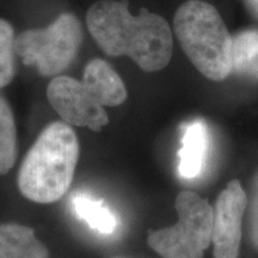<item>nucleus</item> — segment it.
Here are the masks:
<instances>
[{
    "label": "nucleus",
    "instance_id": "f257e3e1",
    "mask_svg": "<svg viewBox=\"0 0 258 258\" xmlns=\"http://www.w3.org/2000/svg\"><path fill=\"white\" fill-rule=\"evenodd\" d=\"M86 25L105 54L131 57L145 72L163 70L172 56L173 40L169 23L146 9L133 16L127 0L95 3L86 14Z\"/></svg>",
    "mask_w": 258,
    "mask_h": 258
},
{
    "label": "nucleus",
    "instance_id": "f03ea898",
    "mask_svg": "<svg viewBox=\"0 0 258 258\" xmlns=\"http://www.w3.org/2000/svg\"><path fill=\"white\" fill-rule=\"evenodd\" d=\"M78 157V139L70 124H49L29 151L19 171L22 194L38 203L57 201L72 183Z\"/></svg>",
    "mask_w": 258,
    "mask_h": 258
},
{
    "label": "nucleus",
    "instance_id": "7ed1b4c3",
    "mask_svg": "<svg viewBox=\"0 0 258 258\" xmlns=\"http://www.w3.org/2000/svg\"><path fill=\"white\" fill-rule=\"evenodd\" d=\"M173 29L185 55L206 78L222 82L232 73L233 36L212 4L183 3L175 14Z\"/></svg>",
    "mask_w": 258,
    "mask_h": 258
},
{
    "label": "nucleus",
    "instance_id": "20e7f679",
    "mask_svg": "<svg viewBox=\"0 0 258 258\" xmlns=\"http://www.w3.org/2000/svg\"><path fill=\"white\" fill-rule=\"evenodd\" d=\"M178 221L148 235V244L164 258H202L212 243L213 208L192 191L176 199Z\"/></svg>",
    "mask_w": 258,
    "mask_h": 258
},
{
    "label": "nucleus",
    "instance_id": "39448f33",
    "mask_svg": "<svg viewBox=\"0 0 258 258\" xmlns=\"http://www.w3.org/2000/svg\"><path fill=\"white\" fill-rule=\"evenodd\" d=\"M82 42L79 19L62 14L47 28L21 32L16 37V53L23 63L36 66L42 76H56L74 60Z\"/></svg>",
    "mask_w": 258,
    "mask_h": 258
},
{
    "label": "nucleus",
    "instance_id": "423d86ee",
    "mask_svg": "<svg viewBox=\"0 0 258 258\" xmlns=\"http://www.w3.org/2000/svg\"><path fill=\"white\" fill-rule=\"evenodd\" d=\"M47 97L50 105L67 124L98 132L108 124L104 106L91 95L83 82L71 77H56L49 83Z\"/></svg>",
    "mask_w": 258,
    "mask_h": 258
},
{
    "label": "nucleus",
    "instance_id": "0eeeda50",
    "mask_svg": "<svg viewBox=\"0 0 258 258\" xmlns=\"http://www.w3.org/2000/svg\"><path fill=\"white\" fill-rule=\"evenodd\" d=\"M247 199L241 183L233 179L219 195L213 208L212 243L215 258H238L241 224Z\"/></svg>",
    "mask_w": 258,
    "mask_h": 258
},
{
    "label": "nucleus",
    "instance_id": "6e6552de",
    "mask_svg": "<svg viewBox=\"0 0 258 258\" xmlns=\"http://www.w3.org/2000/svg\"><path fill=\"white\" fill-rule=\"evenodd\" d=\"M178 152V173L184 179H194L202 173L209 151V133L206 123L195 120L183 127Z\"/></svg>",
    "mask_w": 258,
    "mask_h": 258
},
{
    "label": "nucleus",
    "instance_id": "1a4fd4ad",
    "mask_svg": "<svg viewBox=\"0 0 258 258\" xmlns=\"http://www.w3.org/2000/svg\"><path fill=\"white\" fill-rule=\"evenodd\" d=\"M83 83L103 106L121 105L127 99L123 80L104 60L90 61L84 71Z\"/></svg>",
    "mask_w": 258,
    "mask_h": 258
},
{
    "label": "nucleus",
    "instance_id": "9d476101",
    "mask_svg": "<svg viewBox=\"0 0 258 258\" xmlns=\"http://www.w3.org/2000/svg\"><path fill=\"white\" fill-rule=\"evenodd\" d=\"M0 258H49L32 228L18 224L0 226Z\"/></svg>",
    "mask_w": 258,
    "mask_h": 258
},
{
    "label": "nucleus",
    "instance_id": "9b49d317",
    "mask_svg": "<svg viewBox=\"0 0 258 258\" xmlns=\"http://www.w3.org/2000/svg\"><path fill=\"white\" fill-rule=\"evenodd\" d=\"M74 215L91 230L103 235L112 234L118 227V219L102 200L86 192H76L71 199Z\"/></svg>",
    "mask_w": 258,
    "mask_h": 258
},
{
    "label": "nucleus",
    "instance_id": "f8f14e48",
    "mask_svg": "<svg viewBox=\"0 0 258 258\" xmlns=\"http://www.w3.org/2000/svg\"><path fill=\"white\" fill-rule=\"evenodd\" d=\"M232 73L258 79V31L245 30L233 36Z\"/></svg>",
    "mask_w": 258,
    "mask_h": 258
},
{
    "label": "nucleus",
    "instance_id": "ddd939ff",
    "mask_svg": "<svg viewBox=\"0 0 258 258\" xmlns=\"http://www.w3.org/2000/svg\"><path fill=\"white\" fill-rule=\"evenodd\" d=\"M16 160V127L12 110L0 96V175L8 173Z\"/></svg>",
    "mask_w": 258,
    "mask_h": 258
},
{
    "label": "nucleus",
    "instance_id": "4468645a",
    "mask_svg": "<svg viewBox=\"0 0 258 258\" xmlns=\"http://www.w3.org/2000/svg\"><path fill=\"white\" fill-rule=\"evenodd\" d=\"M16 37L12 25L0 18V89L9 85L15 76Z\"/></svg>",
    "mask_w": 258,
    "mask_h": 258
},
{
    "label": "nucleus",
    "instance_id": "2eb2a0df",
    "mask_svg": "<svg viewBox=\"0 0 258 258\" xmlns=\"http://www.w3.org/2000/svg\"><path fill=\"white\" fill-rule=\"evenodd\" d=\"M250 222H251V237H252L254 246L258 249V175L256 176V179H254V183H253Z\"/></svg>",
    "mask_w": 258,
    "mask_h": 258
},
{
    "label": "nucleus",
    "instance_id": "dca6fc26",
    "mask_svg": "<svg viewBox=\"0 0 258 258\" xmlns=\"http://www.w3.org/2000/svg\"><path fill=\"white\" fill-rule=\"evenodd\" d=\"M246 4L249 5L251 11L258 16V0H246Z\"/></svg>",
    "mask_w": 258,
    "mask_h": 258
}]
</instances>
